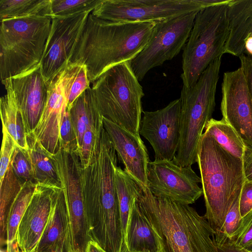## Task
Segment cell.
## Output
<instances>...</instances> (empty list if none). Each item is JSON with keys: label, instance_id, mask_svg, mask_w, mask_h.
Returning <instances> with one entry per match:
<instances>
[{"label": "cell", "instance_id": "obj_1", "mask_svg": "<svg viewBox=\"0 0 252 252\" xmlns=\"http://www.w3.org/2000/svg\"><path fill=\"white\" fill-rule=\"evenodd\" d=\"M116 152L104 127L81 180L89 235L104 250L119 249L124 234L116 190Z\"/></svg>", "mask_w": 252, "mask_h": 252}, {"label": "cell", "instance_id": "obj_2", "mask_svg": "<svg viewBox=\"0 0 252 252\" xmlns=\"http://www.w3.org/2000/svg\"><path fill=\"white\" fill-rule=\"evenodd\" d=\"M156 22H114L91 13L70 62L85 66L93 83L104 72L129 61L147 44Z\"/></svg>", "mask_w": 252, "mask_h": 252}, {"label": "cell", "instance_id": "obj_3", "mask_svg": "<svg viewBox=\"0 0 252 252\" xmlns=\"http://www.w3.org/2000/svg\"><path fill=\"white\" fill-rule=\"evenodd\" d=\"M136 201L156 235L160 252H218L216 232L189 205L156 196L143 186Z\"/></svg>", "mask_w": 252, "mask_h": 252}, {"label": "cell", "instance_id": "obj_4", "mask_svg": "<svg viewBox=\"0 0 252 252\" xmlns=\"http://www.w3.org/2000/svg\"><path fill=\"white\" fill-rule=\"evenodd\" d=\"M197 163L206 207L204 217L216 233L221 232L226 215L246 181L243 159L227 152L204 132Z\"/></svg>", "mask_w": 252, "mask_h": 252}, {"label": "cell", "instance_id": "obj_5", "mask_svg": "<svg viewBox=\"0 0 252 252\" xmlns=\"http://www.w3.org/2000/svg\"><path fill=\"white\" fill-rule=\"evenodd\" d=\"M52 18L30 16L0 20V75L1 82L40 66Z\"/></svg>", "mask_w": 252, "mask_h": 252}, {"label": "cell", "instance_id": "obj_6", "mask_svg": "<svg viewBox=\"0 0 252 252\" xmlns=\"http://www.w3.org/2000/svg\"><path fill=\"white\" fill-rule=\"evenodd\" d=\"M221 63L220 57L208 66L194 85L189 88H182L180 98L181 138L173 160L180 166H191L197 162L200 138L215 106Z\"/></svg>", "mask_w": 252, "mask_h": 252}, {"label": "cell", "instance_id": "obj_7", "mask_svg": "<svg viewBox=\"0 0 252 252\" xmlns=\"http://www.w3.org/2000/svg\"><path fill=\"white\" fill-rule=\"evenodd\" d=\"M139 82L126 61L107 69L92 87L102 117L137 136L144 96Z\"/></svg>", "mask_w": 252, "mask_h": 252}, {"label": "cell", "instance_id": "obj_8", "mask_svg": "<svg viewBox=\"0 0 252 252\" xmlns=\"http://www.w3.org/2000/svg\"><path fill=\"white\" fill-rule=\"evenodd\" d=\"M229 3L207 7L197 13L183 49V87L189 88L194 85L208 66L225 53Z\"/></svg>", "mask_w": 252, "mask_h": 252}, {"label": "cell", "instance_id": "obj_9", "mask_svg": "<svg viewBox=\"0 0 252 252\" xmlns=\"http://www.w3.org/2000/svg\"><path fill=\"white\" fill-rule=\"evenodd\" d=\"M198 11L156 22L147 44L129 61L139 81L150 70L172 60L183 49Z\"/></svg>", "mask_w": 252, "mask_h": 252}, {"label": "cell", "instance_id": "obj_10", "mask_svg": "<svg viewBox=\"0 0 252 252\" xmlns=\"http://www.w3.org/2000/svg\"><path fill=\"white\" fill-rule=\"evenodd\" d=\"M204 8L201 0H101L91 13L114 22H157Z\"/></svg>", "mask_w": 252, "mask_h": 252}, {"label": "cell", "instance_id": "obj_11", "mask_svg": "<svg viewBox=\"0 0 252 252\" xmlns=\"http://www.w3.org/2000/svg\"><path fill=\"white\" fill-rule=\"evenodd\" d=\"M201 182L191 166H181L165 159H155L148 164L147 187L156 196L191 204L203 194L198 185Z\"/></svg>", "mask_w": 252, "mask_h": 252}, {"label": "cell", "instance_id": "obj_12", "mask_svg": "<svg viewBox=\"0 0 252 252\" xmlns=\"http://www.w3.org/2000/svg\"><path fill=\"white\" fill-rule=\"evenodd\" d=\"M91 12L52 18L50 32L40 64L41 73L47 83L70 62Z\"/></svg>", "mask_w": 252, "mask_h": 252}, {"label": "cell", "instance_id": "obj_13", "mask_svg": "<svg viewBox=\"0 0 252 252\" xmlns=\"http://www.w3.org/2000/svg\"><path fill=\"white\" fill-rule=\"evenodd\" d=\"M79 64L69 63L48 83L46 104L32 135L50 155L61 149L60 128L67 109V86Z\"/></svg>", "mask_w": 252, "mask_h": 252}, {"label": "cell", "instance_id": "obj_14", "mask_svg": "<svg viewBox=\"0 0 252 252\" xmlns=\"http://www.w3.org/2000/svg\"><path fill=\"white\" fill-rule=\"evenodd\" d=\"M181 103L180 98L155 111H143L139 134L147 139L155 159L173 160L181 138Z\"/></svg>", "mask_w": 252, "mask_h": 252}, {"label": "cell", "instance_id": "obj_15", "mask_svg": "<svg viewBox=\"0 0 252 252\" xmlns=\"http://www.w3.org/2000/svg\"><path fill=\"white\" fill-rule=\"evenodd\" d=\"M221 93L222 119L252 148V100L241 67L223 73Z\"/></svg>", "mask_w": 252, "mask_h": 252}, {"label": "cell", "instance_id": "obj_16", "mask_svg": "<svg viewBox=\"0 0 252 252\" xmlns=\"http://www.w3.org/2000/svg\"><path fill=\"white\" fill-rule=\"evenodd\" d=\"M103 127L108 134L125 170L142 186L147 187L150 162L147 148L140 136L102 117Z\"/></svg>", "mask_w": 252, "mask_h": 252}, {"label": "cell", "instance_id": "obj_17", "mask_svg": "<svg viewBox=\"0 0 252 252\" xmlns=\"http://www.w3.org/2000/svg\"><path fill=\"white\" fill-rule=\"evenodd\" d=\"M10 79L18 106L23 116L27 137L32 134L46 103L48 83L40 66Z\"/></svg>", "mask_w": 252, "mask_h": 252}, {"label": "cell", "instance_id": "obj_18", "mask_svg": "<svg viewBox=\"0 0 252 252\" xmlns=\"http://www.w3.org/2000/svg\"><path fill=\"white\" fill-rule=\"evenodd\" d=\"M52 189L36 186L17 229L16 241L21 252H35L50 214Z\"/></svg>", "mask_w": 252, "mask_h": 252}, {"label": "cell", "instance_id": "obj_19", "mask_svg": "<svg viewBox=\"0 0 252 252\" xmlns=\"http://www.w3.org/2000/svg\"><path fill=\"white\" fill-rule=\"evenodd\" d=\"M229 33L225 53L239 57L252 35V0H230L227 6Z\"/></svg>", "mask_w": 252, "mask_h": 252}, {"label": "cell", "instance_id": "obj_20", "mask_svg": "<svg viewBox=\"0 0 252 252\" xmlns=\"http://www.w3.org/2000/svg\"><path fill=\"white\" fill-rule=\"evenodd\" d=\"M50 214L35 252L47 250L70 236L68 210L61 188H53Z\"/></svg>", "mask_w": 252, "mask_h": 252}, {"label": "cell", "instance_id": "obj_21", "mask_svg": "<svg viewBox=\"0 0 252 252\" xmlns=\"http://www.w3.org/2000/svg\"><path fill=\"white\" fill-rule=\"evenodd\" d=\"M136 199L130 211L124 236L127 248L130 252H160L156 235L141 212Z\"/></svg>", "mask_w": 252, "mask_h": 252}, {"label": "cell", "instance_id": "obj_22", "mask_svg": "<svg viewBox=\"0 0 252 252\" xmlns=\"http://www.w3.org/2000/svg\"><path fill=\"white\" fill-rule=\"evenodd\" d=\"M6 94L0 99V114L2 123L13 138L17 147L28 150L29 145L25 124L22 113L18 106L11 87L10 79L2 82Z\"/></svg>", "mask_w": 252, "mask_h": 252}, {"label": "cell", "instance_id": "obj_23", "mask_svg": "<svg viewBox=\"0 0 252 252\" xmlns=\"http://www.w3.org/2000/svg\"><path fill=\"white\" fill-rule=\"evenodd\" d=\"M27 141L34 183L42 187L61 188L60 180L51 155L43 149L32 135L27 136Z\"/></svg>", "mask_w": 252, "mask_h": 252}, {"label": "cell", "instance_id": "obj_24", "mask_svg": "<svg viewBox=\"0 0 252 252\" xmlns=\"http://www.w3.org/2000/svg\"><path fill=\"white\" fill-rule=\"evenodd\" d=\"M68 110L77 135L79 151L90 122L100 112L92 87L77 97Z\"/></svg>", "mask_w": 252, "mask_h": 252}, {"label": "cell", "instance_id": "obj_25", "mask_svg": "<svg viewBox=\"0 0 252 252\" xmlns=\"http://www.w3.org/2000/svg\"><path fill=\"white\" fill-rule=\"evenodd\" d=\"M115 180L124 239L130 211L141 192L142 187L118 166L115 168Z\"/></svg>", "mask_w": 252, "mask_h": 252}, {"label": "cell", "instance_id": "obj_26", "mask_svg": "<svg viewBox=\"0 0 252 252\" xmlns=\"http://www.w3.org/2000/svg\"><path fill=\"white\" fill-rule=\"evenodd\" d=\"M205 132L213 137L225 151L243 159L246 145L235 129L223 120L211 119L205 127Z\"/></svg>", "mask_w": 252, "mask_h": 252}, {"label": "cell", "instance_id": "obj_27", "mask_svg": "<svg viewBox=\"0 0 252 252\" xmlns=\"http://www.w3.org/2000/svg\"><path fill=\"white\" fill-rule=\"evenodd\" d=\"M30 16L52 18L51 0H0V19Z\"/></svg>", "mask_w": 252, "mask_h": 252}, {"label": "cell", "instance_id": "obj_28", "mask_svg": "<svg viewBox=\"0 0 252 252\" xmlns=\"http://www.w3.org/2000/svg\"><path fill=\"white\" fill-rule=\"evenodd\" d=\"M36 186L32 182L24 183L9 209L6 222L7 247H10L16 241L18 227L34 195Z\"/></svg>", "mask_w": 252, "mask_h": 252}, {"label": "cell", "instance_id": "obj_29", "mask_svg": "<svg viewBox=\"0 0 252 252\" xmlns=\"http://www.w3.org/2000/svg\"><path fill=\"white\" fill-rule=\"evenodd\" d=\"M23 184L14 173L10 164L0 182V242L6 245V222L9 209L21 190Z\"/></svg>", "mask_w": 252, "mask_h": 252}, {"label": "cell", "instance_id": "obj_30", "mask_svg": "<svg viewBox=\"0 0 252 252\" xmlns=\"http://www.w3.org/2000/svg\"><path fill=\"white\" fill-rule=\"evenodd\" d=\"M103 128L102 116L99 112L90 122L84 135L81 146L78 151L82 168H84L89 165L99 140Z\"/></svg>", "mask_w": 252, "mask_h": 252}, {"label": "cell", "instance_id": "obj_31", "mask_svg": "<svg viewBox=\"0 0 252 252\" xmlns=\"http://www.w3.org/2000/svg\"><path fill=\"white\" fill-rule=\"evenodd\" d=\"M52 18L92 12L101 0H51Z\"/></svg>", "mask_w": 252, "mask_h": 252}, {"label": "cell", "instance_id": "obj_32", "mask_svg": "<svg viewBox=\"0 0 252 252\" xmlns=\"http://www.w3.org/2000/svg\"><path fill=\"white\" fill-rule=\"evenodd\" d=\"M85 66H79L70 79L67 86V108L69 109L73 102L90 86Z\"/></svg>", "mask_w": 252, "mask_h": 252}, {"label": "cell", "instance_id": "obj_33", "mask_svg": "<svg viewBox=\"0 0 252 252\" xmlns=\"http://www.w3.org/2000/svg\"><path fill=\"white\" fill-rule=\"evenodd\" d=\"M10 166L15 175L23 184L28 182L34 183L32 165L28 150H23L17 146L11 159Z\"/></svg>", "mask_w": 252, "mask_h": 252}, {"label": "cell", "instance_id": "obj_34", "mask_svg": "<svg viewBox=\"0 0 252 252\" xmlns=\"http://www.w3.org/2000/svg\"><path fill=\"white\" fill-rule=\"evenodd\" d=\"M60 143L61 149L67 152L78 154L77 135L67 108L64 113L61 123Z\"/></svg>", "mask_w": 252, "mask_h": 252}, {"label": "cell", "instance_id": "obj_35", "mask_svg": "<svg viewBox=\"0 0 252 252\" xmlns=\"http://www.w3.org/2000/svg\"><path fill=\"white\" fill-rule=\"evenodd\" d=\"M229 239L236 246L252 252V210L242 218L237 229Z\"/></svg>", "mask_w": 252, "mask_h": 252}, {"label": "cell", "instance_id": "obj_36", "mask_svg": "<svg viewBox=\"0 0 252 252\" xmlns=\"http://www.w3.org/2000/svg\"><path fill=\"white\" fill-rule=\"evenodd\" d=\"M2 139L0 160V182L2 181L9 168L13 154L17 146L14 139L3 126H2Z\"/></svg>", "mask_w": 252, "mask_h": 252}, {"label": "cell", "instance_id": "obj_37", "mask_svg": "<svg viewBox=\"0 0 252 252\" xmlns=\"http://www.w3.org/2000/svg\"><path fill=\"white\" fill-rule=\"evenodd\" d=\"M240 193L236 196L228 210L221 232L229 238L237 229L242 218L239 208Z\"/></svg>", "mask_w": 252, "mask_h": 252}, {"label": "cell", "instance_id": "obj_38", "mask_svg": "<svg viewBox=\"0 0 252 252\" xmlns=\"http://www.w3.org/2000/svg\"><path fill=\"white\" fill-rule=\"evenodd\" d=\"M239 208L242 218L252 210V180H246L243 184L239 198Z\"/></svg>", "mask_w": 252, "mask_h": 252}, {"label": "cell", "instance_id": "obj_39", "mask_svg": "<svg viewBox=\"0 0 252 252\" xmlns=\"http://www.w3.org/2000/svg\"><path fill=\"white\" fill-rule=\"evenodd\" d=\"M215 237L218 252H252L236 246L222 232L216 233Z\"/></svg>", "mask_w": 252, "mask_h": 252}, {"label": "cell", "instance_id": "obj_40", "mask_svg": "<svg viewBox=\"0 0 252 252\" xmlns=\"http://www.w3.org/2000/svg\"><path fill=\"white\" fill-rule=\"evenodd\" d=\"M247 88L252 100V55L243 53L239 57Z\"/></svg>", "mask_w": 252, "mask_h": 252}, {"label": "cell", "instance_id": "obj_41", "mask_svg": "<svg viewBox=\"0 0 252 252\" xmlns=\"http://www.w3.org/2000/svg\"><path fill=\"white\" fill-rule=\"evenodd\" d=\"M243 168L246 180H252V148L246 147L243 158Z\"/></svg>", "mask_w": 252, "mask_h": 252}, {"label": "cell", "instance_id": "obj_42", "mask_svg": "<svg viewBox=\"0 0 252 252\" xmlns=\"http://www.w3.org/2000/svg\"><path fill=\"white\" fill-rule=\"evenodd\" d=\"M71 240L69 236L66 240L58 243L47 250L36 252H66L69 243L71 242Z\"/></svg>", "mask_w": 252, "mask_h": 252}, {"label": "cell", "instance_id": "obj_43", "mask_svg": "<svg viewBox=\"0 0 252 252\" xmlns=\"http://www.w3.org/2000/svg\"><path fill=\"white\" fill-rule=\"evenodd\" d=\"M86 252H106L96 242L91 240L89 241Z\"/></svg>", "mask_w": 252, "mask_h": 252}, {"label": "cell", "instance_id": "obj_44", "mask_svg": "<svg viewBox=\"0 0 252 252\" xmlns=\"http://www.w3.org/2000/svg\"><path fill=\"white\" fill-rule=\"evenodd\" d=\"M244 53L252 55V36H249L246 40Z\"/></svg>", "mask_w": 252, "mask_h": 252}, {"label": "cell", "instance_id": "obj_45", "mask_svg": "<svg viewBox=\"0 0 252 252\" xmlns=\"http://www.w3.org/2000/svg\"><path fill=\"white\" fill-rule=\"evenodd\" d=\"M0 252H21L18 246L17 241H15L11 246L6 247L5 251L1 250Z\"/></svg>", "mask_w": 252, "mask_h": 252}, {"label": "cell", "instance_id": "obj_46", "mask_svg": "<svg viewBox=\"0 0 252 252\" xmlns=\"http://www.w3.org/2000/svg\"><path fill=\"white\" fill-rule=\"evenodd\" d=\"M120 252H130L126 246V244L124 240L123 243L122 244V246L121 247V250Z\"/></svg>", "mask_w": 252, "mask_h": 252}, {"label": "cell", "instance_id": "obj_47", "mask_svg": "<svg viewBox=\"0 0 252 252\" xmlns=\"http://www.w3.org/2000/svg\"><path fill=\"white\" fill-rule=\"evenodd\" d=\"M66 252H77L72 247V243L70 242L68 245Z\"/></svg>", "mask_w": 252, "mask_h": 252}, {"label": "cell", "instance_id": "obj_48", "mask_svg": "<svg viewBox=\"0 0 252 252\" xmlns=\"http://www.w3.org/2000/svg\"><path fill=\"white\" fill-rule=\"evenodd\" d=\"M251 36H252V35H251Z\"/></svg>", "mask_w": 252, "mask_h": 252}]
</instances>
